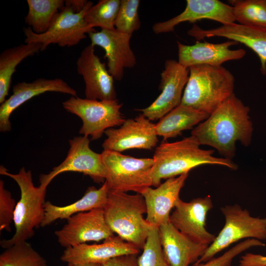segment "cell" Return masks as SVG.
<instances>
[{
	"mask_svg": "<svg viewBox=\"0 0 266 266\" xmlns=\"http://www.w3.org/2000/svg\"><path fill=\"white\" fill-rule=\"evenodd\" d=\"M249 112V107L233 94L196 126L191 135L200 145L212 147L223 158L232 160L237 142L247 147L252 141L253 126Z\"/></svg>",
	"mask_w": 266,
	"mask_h": 266,
	"instance_id": "cell-1",
	"label": "cell"
},
{
	"mask_svg": "<svg viewBox=\"0 0 266 266\" xmlns=\"http://www.w3.org/2000/svg\"><path fill=\"white\" fill-rule=\"evenodd\" d=\"M214 150L200 148L191 135L173 142L163 141L155 151L151 170L152 186L158 187L162 179L175 177L198 166L215 165L236 170L237 164L232 160L215 157Z\"/></svg>",
	"mask_w": 266,
	"mask_h": 266,
	"instance_id": "cell-2",
	"label": "cell"
},
{
	"mask_svg": "<svg viewBox=\"0 0 266 266\" xmlns=\"http://www.w3.org/2000/svg\"><path fill=\"white\" fill-rule=\"evenodd\" d=\"M181 104L210 115L233 93L234 78L223 66L190 67Z\"/></svg>",
	"mask_w": 266,
	"mask_h": 266,
	"instance_id": "cell-3",
	"label": "cell"
},
{
	"mask_svg": "<svg viewBox=\"0 0 266 266\" xmlns=\"http://www.w3.org/2000/svg\"><path fill=\"white\" fill-rule=\"evenodd\" d=\"M103 211L105 221L113 233L143 249L152 226L143 218L147 209L141 194L109 190Z\"/></svg>",
	"mask_w": 266,
	"mask_h": 266,
	"instance_id": "cell-4",
	"label": "cell"
},
{
	"mask_svg": "<svg viewBox=\"0 0 266 266\" xmlns=\"http://www.w3.org/2000/svg\"><path fill=\"white\" fill-rule=\"evenodd\" d=\"M0 174L13 179L20 190V198L16 203L13 222L15 232L9 239H3L0 246L6 249L27 241L34 233V229L41 226L45 215L44 203L46 189L35 187L31 170L22 167L18 173H11L1 166Z\"/></svg>",
	"mask_w": 266,
	"mask_h": 266,
	"instance_id": "cell-5",
	"label": "cell"
},
{
	"mask_svg": "<svg viewBox=\"0 0 266 266\" xmlns=\"http://www.w3.org/2000/svg\"><path fill=\"white\" fill-rule=\"evenodd\" d=\"M100 154L106 171L105 181L110 190L140 194L152 186L153 158H136L105 150Z\"/></svg>",
	"mask_w": 266,
	"mask_h": 266,
	"instance_id": "cell-6",
	"label": "cell"
},
{
	"mask_svg": "<svg viewBox=\"0 0 266 266\" xmlns=\"http://www.w3.org/2000/svg\"><path fill=\"white\" fill-rule=\"evenodd\" d=\"M220 210L225 223L213 242L195 264L205 262L239 240L253 238L266 240V218L252 216L237 204L228 205Z\"/></svg>",
	"mask_w": 266,
	"mask_h": 266,
	"instance_id": "cell-7",
	"label": "cell"
},
{
	"mask_svg": "<svg viewBox=\"0 0 266 266\" xmlns=\"http://www.w3.org/2000/svg\"><path fill=\"white\" fill-rule=\"evenodd\" d=\"M62 104L66 111L82 120L79 133L90 136L91 140L100 138L106 130L121 126L126 120L121 111L122 104L117 99L99 100L71 96Z\"/></svg>",
	"mask_w": 266,
	"mask_h": 266,
	"instance_id": "cell-8",
	"label": "cell"
},
{
	"mask_svg": "<svg viewBox=\"0 0 266 266\" xmlns=\"http://www.w3.org/2000/svg\"><path fill=\"white\" fill-rule=\"evenodd\" d=\"M93 5L88 1L80 12L75 13L70 8L64 6L56 14L48 30L44 33H34L30 27L24 28L25 43H39L41 51L51 44L61 47H70L78 44L86 37V34L95 31L84 19L87 10Z\"/></svg>",
	"mask_w": 266,
	"mask_h": 266,
	"instance_id": "cell-9",
	"label": "cell"
},
{
	"mask_svg": "<svg viewBox=\"0 0 266 266\" xmlns=\"http://www.w3.org/2000/svg\"><path fill=\"white\" fill-rule=\"evenodd\" d=\"M90 139L86 136H75L68 141L67 155L59 165L47 174L39 176V186L47 189L52 180L59 174L67 171L77 172L90 176L95 182H104L106 171L101 154L90 147Z\"/></svg>",
	"mask_w": 266,
	"mask_h": 266,
	"instance_id": "cell-10",
	"label": "cell"
},
{
	"mask_svg": "<svg viewBox=\"0 0 266 266\" xmlns=\"http://www.w3.org/2000/svg\"><path fill=\"white\" fill-rule=\"evenodd\" d=\"M189 74V69L178 61H166L159 87L161 93L149 106L138 110L151 121L161 119L181 104Z\"/></svg>",
	"mask_w": 266,
	"mask_h": 266,
	"instance_id": "cell-11",
	"label": "cell"
},
{
	"mask_svg": "<svg viewBox=\"0 0 266 266\" xmlns=\"http://www.w3.org/2000/svg\"><path fill=\"white\" fill-rule=\"evenodd\" d=\"M55 234L59 244L66 248L104 240L114 235V233L105 221L103 209L96 208L71 216Z\"/></svg>",
	"mask_w": 266,
	"mask_h": 266,
	"instance_id": "cell-12",
	"label": "cell"
},
{
	"mask_svg": "<svg viewBox=\"0 0 266 266\" xmlns=\"http://www.w3.org/2000/svg\"><path fill=\"white\" fill-rule=\"evenodd\" d=\"M104 133L103 150L118 152L133 149L151 150L158 142L155 124L143 114L134 119H128L118 128H110Z\"/></svg>",
	"mask_w": 266,
	"mask_h": 266,
	"instance_id": "cell-13",
	"label": "cell"
},
{
	"mask_svg": "<svg viewBox=\"0 0 266 266\" xmlns=\"http://www.w3.org/2000/svg\"><path fill=\"white\" fill-rule=\"evenodd\" d=\"M209 196L198 198L185 202L180 199L170 215L172 225L191 240L209 245L216 236L206 229V218L208 211L213 208Z\"/></svg>",
	"mask_w": 266,
	"mask_h": 266,
	"instance_id": "cell-14",
	"label": "cell"
},
{
	"mask_svg": "<svg viewBox=\"0 0 266 266\" xmlns=\"http://www.w3.org/2000/svg\"><path fill=\"white\" fill-rule=\"evenodd\" d=\"M76 65L77 73L84 80L86 99L99 100H117L114 78L108 72L105 64L95 54V47L91 43L82 50Z\"/></svg>",
	"mask_w": 266,
	"mask_h": 266,
	"instance_id": "cell-15",
	"label": "cell"
},
{
	"mask_svg": "<svg viewBox=\"0 0 266 266\" xmlns=\"http://www.w3.org/2000/svg\"><path fill=\"white\" fill-rule=\"evenodd\" d=\"M91 44L101 47L107 59V69L114 79L120 81L124 69L135 66L136 60L130 46L132 35L114 30H101L90 33Z\"/></svg>",
	"mask_w": 266,
	"mask_h": 266,
	"instance_id": "cell-16",
	"label": "cell"
},
{
	"mask_svg": "<svg viewBox=\"0 0 266 266\" xmlns=\"http://www.w3.org/2000/svg\"><path fill=\"white\" fill-rule=\"evenodd\" d=\"M47 92L66 94L76 97V91L61 78H39L31 82H18L13 87L12 94L0 106V131L11 129L10 116L18 107L32 98Z\"/></svg>",
	"mask_w": 266,
	"mask_h": 266,
	"instance_id": "cell-17",
	"label": "cell"
},
{
	"mask_svg": "<svg viewBox=\"0 0 266 266\" xmlns=\"http://www.w3.org/2000/svg\"><path fill=\"white\" fill-rule=\"evenodd\" d=\"M188 174L167 179L156 188L148 187L141 192L147 209L145 219L150 225L159 228L169 222L170 212L180 199V192Z\"/></svg>",
	"mask_w": 266,
	"mask_h": 266,
	"instance_id": "cell-18",
	"label": "cell"
},
{
	"mask_svg": "<svg viewBox=\"0 0 266 266\" xmlns=\"http://www.w3.org/2000/svg\"><path fill=\"white\" fill-rule=\"evenodd\" d=\"M177 44V61L188 68L198 65L221 66L225 62L241 59L246 54V51L242 48L231 49L232 46L238 44L231 40L221 43L197 41L193 45H185L179 41Z\"/></svg>",
	"mask_w": 266,
	"mask_h": 266,
	"instance_id": "cell-19",
	"label": "cell"
},
{
	"mask_svg": "<svg viewBox=\"0 0 266 266\" xmlns=\"http://www.w3.org/2000/svg\"><path fill=\"white\" fill-rule=\"evenodd\" d=\"M202 19L213 20L222 25L235 22L231 5L218 0H187L182 12L168 20L156 23L152 30L156 34L171 32L181 23H193Z\"/></svg>",
	"mask_w": 266,
	"mask_h": 266,
	"instance_id": "cell-20",
	"label": "cell"
},
{
	"mask_svg": "<svg viewBox=\"0 0 266 266\" xmlns=\"http://www.w3.org/2000/svg\"><path fill=\"white\" fill-rule=\"evenodd\" d=\"M187 33L198 41L206 37L218 36L245 45L258 56L261 72L266 74V30L234 23L211 29H203L194 25Z\"/></svg>",
	"mask_w": 266,
	"mask_h": 266,
	"instance_id": "cell-21",
	"label": "cell"
},
{
	"mask_svg": "<svg viewBox=\"0 0 266 266\" xmlns=\"http://www.w3.org/2000/svg\"><path fill=\"white\" fill-rule=\"evenodd\" d=\"M140 249L118 235H114L100 244H81L65 249L61 260L67 264L103 263L126 255H137Z\"/></svg>",
	"mask_w": 266,
	"mask_h": 266,
	"instance_id": "cell-22",
	"label": "cell"
},
{
	"mask_svg": "<svg viewBox=\"0 0 266 266\" xmlns=\"http://www.w3.org/2000/svg\"><path fill=\"white\" fill-rule=\"evenodd\" d=\"M158 233L165 256L171 266H189L196 263L209 246L191 240L170 221L158 228Z\"/></svg>",
	"mask_w": 266,
	"mask_h": 266,
	"instance_id": "cell-23",
	"label": "cell"
},
{
	"mask_svg": "<svg viewBox=\"0 0 266 266\" xmlns=\"http://www.w3.org/2000/svg\"><path fill=\"white\" fill-rule=\"evenodd\" d=\"M104 182L99 188H88L83 197L74 202L65 206H57L49 201L44 203L45 215L41 227L48 226L58 219H67L71 216L96 208L103 209L109 192Z\"/></svg>",
	"mask_w": 266,
	"mask_h": 266,
	"instance_id": "cell-24",
	"label": "cell"
},
{
	"mask_svg": "<svg viewBox=\"0 0 266 266\" xmlns=\"http://www.w3.org/2000/svg\"><path fill=\"white\" fill-rule=\"evenodd\" d=\"M209 114L180 104L155 124L158 136L163 141L177 137L183 131L193 129L206 119Z\"/></svg>",
	"mask_w": 266,
	"mask_h": 266,
	"instance_id": "cell-25",
	"label": "cell"
},
{
	"mask_svg": "<svg viewBox=\"0 0 266 266\" xmlns=\"http://www.w3.org/2000/svg\"><path fill=\"white\" fill-rule=\"evenodd\" d=\"M39 43L22 44L5 49L0 54V103L8 95L13 74L16 68L24 59L41 51Z\"/></svg>",
	"mask_w": 266,
	"mask_h": 266,
	"instance_id": "cell-26",
	"label": "cell"
},
{
	"mask_svg": "<svg viewBox=\"0 0 266 266\" xmlns=\"http://www.w3.org/2000/svg\"><path fill=\"white\" fill-rule=\"evenodd\" d=\"M28 12L25 22L35 33L46 32L54 17L65 6L63 0H27Z\"/></svg>",
	"mask_w": 266,
	"mask_h": 266,
	"instance_id": "cell-27",
	"label": "cell"
},
{
	"mask_svg": "<svg viewBox=\"0 0 266 266\" xmlns=\"http://www.w3.org/2000/svg\"><path fill=\"white\" fill-rule=\"evenodd\" d=\"M230 3L235 21L240 25L266 30V0H234Z\"/></svg>",
	"mask_w": 266,
	"mask_h": 266,
	"instance_id": "cell-28",
	"label": "cell"
},
{
	"mask_svg": "<svg viewBox=\"0 0 266 266\" xmlns=\"http://www.w3.org/2000/svg\"><path fill=\"white\" fill-rule=\"evenodd\" d=\"M0 266H47L46 260L27 241L8 247L0 255Z\"/></svg>",
	"mask_w": 266,
	"mask_h": 266,
	"instance_id": "cell-29",
	"label": "cell"
},
{
	"mask_svg": "<svg viewBox=\"0 0 266 266\" xmlns=\"http://www.w3.org/2000/svg\"><path fill=\"white\" fill-rule=\"evenodd\" d=\"M120 5V0H100L86 12L84 19L91 28L115 29V22Z\"/></svg>",
	"mask_w": 266,
	"mask_h": 266,
	"instance_id": "cell-30",
	"label": "cell"
},
{
	"mask_svg": "<svg viewBox=\"0 0 266 266\" xmlns=\"http://www.w3.org/2000/svg\"><path fill=\"white\" fill-rule=\"evenodd\" d=\"M138 266H171L166 259L161 245L158 228L152 227L143 252L138 257Z\"/></svg>",
	"mask_w": 266,
	"mask_h": 266,
	"instance_id": "cell-31",
	"label": "cell"
},
{
	"mask_svg": "<svg viewBox=\"0 0 266 266\" xmlns=\"http://www.w3.org/2000/svg\"><path fill=\"white\" fill-rule=\"evenodd\" d=\"M139 0H121L119 9L115 22L118 31L132 35L139 29L141 22L138 9Z\"/></svg>",
	"mask_w": 266,
	"mask_h": 266,
	"instance_id": "cell-32",
	"label": "cell"
},
{
	"mask_svg": "<svg viewBox=\"0 0 266 266\" xmlns=\"http://www.w3.org/2000/svg\"><path fill=\"white\" fill-rule=\"evenodd\" d=\"M265 245L261 240L253 238L246 239L235 245L221 256L213 257L205 262L194 264V266H231L233 259L243 252L253 247Z\"/></svg>",
	"mask_w": 266,
	"mask_h": 266,
	"instance_id": "cell-33",
	"label": "cell"
},
{
	"mask_svg": "<svg viewBox=\"0 0 266 266\" xmlns=\"http://www.w3.org/2000/svg\"><path fill=\"white\" fill-rule=\"evenodd\" d=\"M16 203L11 193L4 187V182L0 180V231L11 232L10 225L13 221Z\"/></svg>",
	"mask_w": 266,
	"mask_h": 266,
	"instance_id": "cell-34",
	"label": "cell"
},
{
	"mask_svg": "<svg viewBox=\"0 0 266 266\" xmlns=\"http://www.w3.org/2000/svg\"><path fill=\"white\" fill-rule=\"evenodd\" d=\"M137 255H126L111 259L103 266H138Z\"/></svg>",
	"mask_w": 266,
	"mask_h": 266,
	"instance_id": "cell-35",
	"label": "cell"
},
{
	"mask_svg": "<svg viewBox=\"0 0 266 266\" xmlns=\"http://www.w3.org/2000/svg\"><path fill=\"white\" fill-rule=\"evenodd\" d=\"M239 265V266H266V256L247 253L241 257Z\"/></svg>",
	"mask_w": 266,
	"mask_h": 266,
	"instance_id": "cell-36",
	"label": "cell"
},
{
	"mask_svg": "<svg viewBox=\"0 0 266 266\" xmlns=\"http://www.w3.org/2000/svg\"><path fill=\"white\" fill-rule=\"evenodd\" d=\"M88 2L86 0H66L65 6L70 8L75 13H78L85 7Z\"/></svg>",
	"mask_w": 266,
	"mask_h": 266,
	"instance_id": "cell-37",
	"label": "cell"
},
{
	"mask_svg": "<svg viewBox=\"0 0 266 266\" xmlns=\"http://www.w3.org/2000/svg\"><path fill=\"white\" fill-rule=\"evenodd\" d=\"M67 266H103L102 264L99 263H81V264H67Z\"/></svg>",
	"mask_w": 266,
	"mask_h": 266,
	"instance_id": "cell-38",
	"label": "cell"
}]
</instances>
